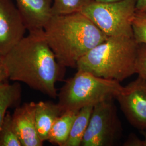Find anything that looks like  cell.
<instances>
[{"label": "cell", "instance_id": "cell-18", "mask_svg": "<svg viewBox=\"0 0 146 146\" xmlns=\"http://www.w3.org/2000/svg\"><path fill=\"white\" fill-rule=\"evenodd\" d=\"M136 73L146 81V44H139L136 63Z\"/></svg>", "mask_w": 146, "mask_h": 146}, {"label": "cell", "instance_id": "cell-17", "mask_svg": "<svg viewBox=\"0 0 146 146\" xmlns=\"http://www.w3.org/2000/svg\"><path fill=\"white\" fill-rule=\"evenodd\" d=\"M133 37L137 44H146V13L136 11L132 22Z\"/></svg>", "mask_w": 146, "mask_h": 146}, {"label": "cell", "instance_id": "cell-15", "mask_svg": "<svg viewBox=\"0 0 146 146\" xmlns=\"http://www.w3.org/2000/svg\"><path fill=\"white\" fill-rule=\"evenodd\" d=\"M94 0H52V15L81 12Z\"/></svg>", "mask_w": 146, "mask_h": 146}, {"label": "cell", "instance_id": "cell-11", "mask_svg": "<svg viewBox=\"0 0 146 146\" xmlns=\"http://www.w3.org/2000/svg\"><path fill=\"white\" fill-rule=\"evenodd\" d=\"M63 113L59 105L52 101H41L36 103L35 120L38 135L43 142L47 141L53 124Z\"/></svg>", "mask_w": 146, "mask_h": 146}, {"label": "cell", "instance_id": "cell-21", "mask_svg": "<svg viewBox=\"0 0 146 146\" xmlns=\"http://www.w3.org/2000/svg\"><path fill=\"white\" fill-rule=\"evenodd\" d=\"M136 9L146 13V0H136Z\"/></svg>", "mask_w": 146, "mask_h": 146}, {"label": "cell", "instance_id": "cell-2", "mask_svg": "<svg viewBox=\"0 0 146 146\" xmlns=\"http://www.w3.org/2000/svg\"><path fill=\"white\" fill-rule=\"evenodd\" d=\"M43 30L58 62L65 68H76L81 58L108 37L81 12L52 15Z\"/></svg>", "mask_w": 146, "mask_h": 146}, {"label": "cell", "instance_id": "cell-23", "mask_svg": "<svg viewBox=\"0 0 146 146\" xmlns=\"http://www.w3.org/2000/svg\"></svg>", "mask_w": 146, "mask_h": 146}, {"label": "cell", "instance_id": "cell-13", "mask_svg": "<svg viewBox=\"0 0 146 146\" xmlns=\"http://www.w3.org/2000/svg\"><path fill=\"white\" fill-rule=\"evenodd\" d=\"M94 106H85L78 110L73 122L68 140L64 146H80L88 126Z\"/></svg>", "mask_w": 146, "mask_h": 146}, {"label": "cell", "instance_id": "cell-19", "mask_svg": "<svg viewBox=\"0 0 146 146\" xmlns=\"http://www.w3.org/2000/svg\"><path fill=\"white\" fill-rule=\"evenodd\" d=\"M145 139L141 140L135 135L131 134L123 143L124 146H146V131H142Z\"/></svg>", "mask_w": 146, "mask_h": 146}, {"label": "cell", "instance_id": "cell-22", "mask_svg": "<svg viewBox=\"0 0 146 146\" xmlns=\"http://www.w3.org/2000/svg\"><path fill=\"white\" fill-rule=\"evenodd\" d=\"M120 0H94L95 2H102V3H109V2H113L116 1H119Z\"/></svg>", "mask_w": 146, "mask_h": 146}, {"label": "cell", "instance_id": "cell-16", "mask_svg": "<svg viewBox=\"0 0 146 146\" xmlns=\"http://www.w3.org/2000/svg\"><path fill=\"white\" fill-rule=\"evenodd\" d=\"M0 146H22L14 129L10 112H7L0 128Z\"/></svg>", "mask_w": 146, "mask_h": 146}, {"label": "cell", "instance_id": "cell-20", "mask_svg": "<svg viewBox=\"0 0 146 146\" xmlns=\"http://www.w3.org/2000/svg\"><path fill=\"white\" fill-rule=\"evenodd\" d=\"M8 79L9 77L4 61V55L0 54V84L6 82Z\"/></svg>", "mask_w": 146, "mask_h": 146}, {"label": "cell", "instance_id": "cell-7", "mask_svg": "<svg viewBox=\"0 0 146 146\" xmlns=\"http://www.w3.org/2000/svg\"><path fill=\"white\" fill-rule=\"evenodd\" d=\"M131 125L146 131V81L138 75L135 80L122 87L115 96Z\"/></svg>", "mask_w": 146, "mask_h": 146}, {"label": "cell", "instance_id": "cell-3", "mask_svg": "<svg viewBox=\"0 0 146 146\" xmlns=\"http://www.w3.org/2000/svg\"><path fill=\"white\" fill-rule=\"evenodd\" d=\"M138 48L134 37H108L81 58L76 68L121 82L136 74Z\"/></svg>", "mask_w": 146, "mask_h": 146}, {"label": "cell", "instance_id": "cell-8", "mask_svg": "<svg viewBox=\"0 0 146 146\" xmlns=\"http://www.w3.org/2000/svg\"><path fill=\"white\" fill-rule=\"evenodd\" d=\"M26 27L12 0H0V54L5 55L24 37Z\"/></svg>", "mask_w": 146, "mask_h": 146}, {"label": "cell", "instance_id": "cell-5", "mask_svg": "<svg viewBox=\"0 0 146 146\" xmlns=\"http://www.w3.org/2000/svg\"><path fill=\"white\" fill-rule=\"evenodd\" d=\"M136 0L102 3L93 1L81 11L107 36L133 37L132 22Z\"/></svg>", "mask_w": 146, "mask_h": 146}, {"label": "cell", "instance_id": "cell-12", "mask_svg": "<svg viewBox=\"0 0 146 146\" xmlns=\"http://www.w3.org/2000/svg\"><path fill=\"white\" fill-rule=\"evenodd\" d=\"M78 111L69 110L63 112L53 124L49 131L47 141L58 146H64Z\"/></svg>", "mask_w": 146, "mask_h": 146}, {"label": "cell", "instance_id": "cell-6", "mask_svg": "<svg viewBox=\"0 0 146 146\" xmlns=\"http://www.w3.org/2000/svg\"><path fill=\"white\" fill-rule=\"evenodd\" d=\"M113 96L95 104L82 146H113L122 134Z\"/></svg>", "mask_w": 146, "mask_h": 146}, {"label": "cell", "instance_id": "cell-1", "mask_svg": "<svg viewBox=\"0 0 146 146\" xmlns=\"http://www.w3.org/2000/svg\"><path fill=\"white\" fill-rule=\"evenodd\" d=\"M9 79L23 82L52 99L58 97L55 84L63 79L66 68L58 62L43 29L29 31L4 55Z\"/></svg>", "mask_w": 146, "mask_h": 146}, {"label": "cell", "instance_id": "cell-4", "mask_svg": "<svg viewBox=\"0 0 146 146\" xmlns=\"http://www.w3.org/2000/svg\"><path fill=\"white\" fill-rule=\"evenodd\" d=\"M123 86L120 82L95 76L79 70L66 80L58 94V104L63 113L78 111L85 106L96 104L118 94Z\"/></svg>", "mask_w": 146, "mask_h": 146}, {"label": "cell", "instance_id": "cell-14", "mask_svg": "<svg viewBox=\"0 0 146 146\" xmlns=\"http://www.w3.org/2000/svg\"><path fill=\"white\" fill-rule=\"evenodd\" d=\"M21 94V85L19 83L0 84V128L7 110L19 102Z\"/></svg>", "mask_w": 146, "mask_h": 146}, {"label": "cell", "instance_id": "cell-9", "mask_svg": "<svg viewBox=\"0 0 146 146\" xmlns=\"http://www.w3.org/2000/svg\"><path fill=\"white\" fill-rule=\"evenodd\" d=\"M36 103H25L16 108L12 122L22 146H42L43 142L38 135L35 120Z\"/></svg>", "mask_w": 146, "mask_h": 146}, {"label": "cell", "instance_id": "cell-10", "mask_svg": "<svg viewBox=\"0 0 146 146\" xmlns=\"http://www.w3.org/2000/svg\"><path fill=\"white\" fill-rule=\"evenodd\" d=\"M27 30L43 29L52 17V0H15Z\"/></svg>", "mask_w": 146, "mask_h": 146}]
</instances>
